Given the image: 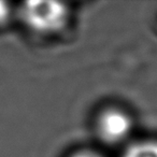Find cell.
Wrapping results in <instances>:
<instances>
[{"mask_svg":"<svg viewBox=\"0 0 157 157\" xmlns=\"http://www.w3.org/2000/svg\"><path fill=\"white\" fill-rule=\"evenodd\" d=\"M24 22L40 33H54L65 27L68 10L56 1H28L22 9Z\"/></svg>","mask_w":157,"mask_h":157,"instance_id":"obj_1","label":"cell"},{"mask_svg":"<svg viewBox=\"0 0 157 157\" xmlns=\"http://www.w3.org/2000/svg\"><path fill=\"white\" fill-rule=\"evenodd\" d=\"M71 157H101L98 154L93 152H88V151H83V152L75 153L74 155H72Z\"/></svg>","mask_w":157,"mask_h":157,"instance_id":"obj_5","label":"cell"},{"mask_svg":"<svg viewBox=\"0 0 157 157\" xmlns=\"http://www.w3.org/2000/svg\"><path fill=\"white\" fill-rule=\"evenodd\" d=\"M10 15V8L7 2L0 1V25L8 21Z\"/></svg>","mask_w":157,"mask_h":157,"instance_id":"obj_4","label":"cell"},{"mask_svg":"<svg viewBox=\"0 0 157 157\" xmlns=\"http://www.w3.org/2000/svg\"><path fill=\"white\" fill-rule=\"evenodd\" d=\"M131 126L130 117L117 109L105 110L97 122L99 136L108 143H117L125 140L130 133Z\"/></svg>","mask_w":157,"mask_h":157,"instance_id":"obj_2","label":"cell"},{"mask_svg":"<svg viewBox=\"0 0 157 157\" xmlns=\"http://www.w3.org/2000/svg\"><path fill=\"white\" fill-rule=\"evenodd\" d=\"M123 157H157V142H138L127 148Z\"/></svg>","mask_w":157,"mask_h":157,"instance_id":"obj_3","label":"cell"}]
</instances>
